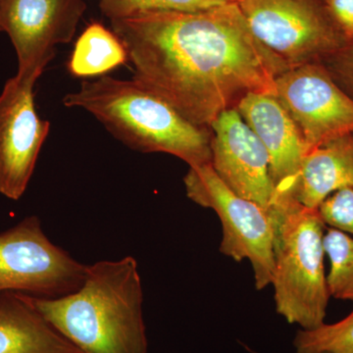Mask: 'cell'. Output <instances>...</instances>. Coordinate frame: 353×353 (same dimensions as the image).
Masks as SVG:
<instances>
[{
	"label": "cell",
	"instance_id": "cell-13",
	"mask_svg": "<svg viewBox=\"0 0 353 353\" xmlns=\"http://www.w3.org/2000/svg\"><path fill=\"white\" fill-rule=\"evenodd\" d=\"M345 188H353V134L309 150L296 178L276 194L317 209L327 197Z\"/></svg>",
	"mask_w": 353,
	"mask_h": 353
},
{
	"label": "cell",
	"instance_id": "cell-19",
	"mask_svg": "<svg viewBox=\"0 0 353 353\" xmlns=\"http://www.w3.org/2000/svg\"><path fill=\"white\" fill-rule=\"evenodd\" d=\"M317 210L326 226L353 234V188L336 190Z\"/></svg>",
	"mask_w": 353,
	"mask_h": 353
},
{
	"label": "cell",
	"instance_id": "cell-2",
	"mask_svg": "<svg viewBox=\"0 0 353 353\" xmlns=\"http://www.w3.org/2000/svg\"><path fill=\"white\" fill-rule=\"evenodd\" d=\"M31 299L83 353H148L143 285L132 256L88 265L82 285L66 296Z\"/></svg>",
	"mask_w": 353,
	"mask_h": 353
},
{
	"label": "cell",
	"instance_id": "cell-15",
	"mask_svg": "<svg viewBox=\"0 0 353 353\" xmlns=\"http://www.w3.org/2000/svg\"><path fill=\"white\" fill-rule=\"evenodd\" d=\"M129 61L126 48L117 34L99 23L83 32L70 58L68 70L78 78L102 75Z\"/></svg>",
	"mask_w": 353,
	"mask_h": 353
},
{
	"label": "cell",
	"instance_id": "cell-8",
	"mask_svg": "<svg viewBox=\"0 0 353 353\" xmlns=\"http://www.w3.org/2000/svg\"><path fill=\"white\" fill-rule=\"evenodd\" d=\"M274 95L296 123L308 152L353 134V99L321 62L285 70L275 79Z\"/></svg>",
	"mask_w": 353,
	"mask_h": 353
},
{
	"label": "cell",
	"instance_id": "cell-17",
	"mask_svg": "<svg viewBox=\"0 0 353 353\" xmlns=\"http://www.w3.org/2000/svg\"><path fill=\"white\" fill-rule=\"evenodd\" d=\"M296 353H353V310L341 321L312 330H299Z\"/></svg>",
	"mask_w": 353,
	"mask_h": 353
},
{
	"label": "cell",
	"instance_id": "cell-7",
	"mask_svg": "<svg viewBox=\"0 0 353 353\" xmlns=\"http://www.w3.org/2000/svg\"><path fill=\"white\" fill-rule=\"evenodd\" d=\"M87 266L54 245L37 216L0 234V296L7 292L39 299L66 296L82 285Z\"/></svg>",
	"mask_w": 353,
	"mask_h": 353
},
{
	"label": "cell",
	"instance_id": "cell-10",
	"mask_svg": "<svg viewBox=\"0 0 353 353\" xmlns=\"http://www.w3.org/2000/svg\"><path fill=\"white\" fill-rule=\"evenodd\" d=\"M37 82L15 75L0 94V194L12 201L24 196L50 130L34 106Z\"/></svg>",
	"mask_w": 353,
	"mask_h": 353
},
{
	"label": "cell",
	"instance_id": "cell-20",
	"mask_svg": "<svg viewBox=\"0 0 353 353\" xmlns=\"http://www.w3.org/2000/svg\"><path fill=\"white\" fill-rule=\"evenodd\" d=\"M321 64L336 85L353 99V39L345 41Z\"/></svg>",
	"mask_w": 353,
	"mask_h": 353
},
{
	"label": "cell",
	"instance_id": "cell-18",
	"mask_svg": "<svg viewBox=\"0 0 353 353\" xmlns=\"http://www.w3.org/2000/svg\"><path fill=\"white\" fill-rule=\"evenodd\" d=\"M224 3L220 0H101V8L112 20L146 12H197Z\"/></svg>",
	"mask_w": 353,
	"mask_h": 353
},
{
	"label": "cell",
	"instance_id": "cell-9",
	"mask_svg": "<svg viewBox=\"0 0 353 353\" xmlns=\"http://www.w3.org/2000/svg\"><path fill=\"white\" fill-rule=\"evenodd\" d=\"M85 8L83 0H3L0 32L8 34L15 48L16 75L38 81L58 44L75 36Z\"/></svg>",
	"mask_w": 353,
	"mask_h": 353
},
{
	"label": "cell",
	"instance_id": "cell-1",
	"mask_svg": "<svg viewBox=\"0 0 353 353\" xmlns=\"http://www.w3.org/2000/svg\"><path fill=\"white\" fill-rule=\"evenodd\" d=\"M134 79L197 126L210 128L252 92L274 94L289 69L253 36L238 3L111 20Z\"/></svg>",
	"mask_w": 353,
	"mask_h": 353
},
{
	"label": "cell",
	"instance_id": "cell-16",
	"mask_svg": "<svg viewBox=\"0 0 353 353\" xmlns=\"http://www.w3.org/2000/svg\"><path fill=\"white\" fill-rule=\"evenodd\" d=\"M324 250L330 260L327 285L330 296L353 303V239L339 230H326Z\"/></svg>",
	"mask_w": 353,
	"mask_h": 353
},
{
	"label": "cell",
	"instance_id": "cell-4",
	"mask_svg": "<svg viewBox=\"0 0 353 353\" xmlns=\"http://www.w3.org/2000/svg\"><path fill=\"white\" fill-rule=\"evenodd\" d=\"M274 230L272 284L276 310L290 324L312 330L324 324L330 294L325 274L326 225L317 209L276 194L268 209Z\"/></svg>",
	"mask_w": 353,
	"mask_h": 353
},
{
	"label": "cell",
	"instance_id": "cell-11",
	"mask_svg": "<svg viewBox=\"0 0 353 353\" xmlns=\"http://www.w3.org/2000/svg\"><path fill=\"white\" fill-rule=\"evenodd\" d=\"M211 166L234 194L270 208L276 194L268 153L236 108L211 124Z\"/></svg>",
	"mask_w": 353,
	"mask_h": 353
},
{
	"label": "cell",
	"instance_id": "cell-21",
	"mask_svg": "<svg viewBox=\"0 0 353 353\" xmlns=\"http://www.w3.org/2000/svg\"><path fill=\"white\" fill-rule=\"evenodd\" d=\"M345 41L353 39V0H321Z\"/></svg>",
	"mask_w": 353,
	"mask_h": 353
},
{
	"label": "cell",
	"instance_id": "cell-12",
	"mask_svg": "<svg viewBox=\"0 0 353 353\" xmlns=\"http://www.w3.org/2000/svg\"><path fill=\"white\" fill-rule=\"evenodd\" d=\"M236 109L268 153L276 194L284 192L296 178L308 152L303 134L274 94L252 92L239 102Z\"/></svg>",
	"mask_w": 353,
	"mask_h": 353
},
{
	"label": "cell",
	"instance_id": "cell-5",
	"mask_svg": "<svg viewBox=\"0 0 353 353\" xmlns=\"http://www.w3.org/2000/svg\"><path fill=\"white\" fill-rule=\"evenodd\" d=\"M190 201L212 209L222 224L220 252L234 261L248 260L259 290L272 284L274 230L268 209L229 189L211 164L189 167L183 178Z\"/></svg>",
	"mask_w": 353,
	"mask_h": 353
},
{
	"label": "cell",
	"instance_id": "cell-14",
	"mask_svg": "<svg viewBox=\"0 0 353 353\" xmlns=\"http://www.w3.org/2000/svg\"><path fill=\"white\" fill-rule=\"evenodd\" d=\"M0 353H83L18 292L0 296Z\"/></svg>",
	"mask_w": 353,
	"mask_h": 353
},
{
	"label": "cell",
	"instance_id": "cell-22",
	"mask_svg": "<svg viewBox=\"0 0 353 353\" xmlns=\"http://www.w3.org/2000/svg\"><path fill=\"white\" fill-rule=\"evenodd\" d=\"M220 1L225 2V3H240L241 0H220Z\"/></svg>",
	"mask_w": 353,
	"mask_h": 353
},
{
	"label": "cell",
	"instance_id": "cell-23",
	"mask_svg": "<svg viewBox=\"0 0 353 353\" xmlns=\"http://www.w3.org/2000/svg\"><path fill=\"white\" fill-rule=\"evenodd\" d=\"M2 2H3V0H0V6H1Z\"/></svg>",
	"mask_w": 353,
	"mask_h": 353
},
{
	"label": "cell",
	"instance_id": "cell-6",
	"mask_svg": "<svg viewBox=\"0 0 353 353\" xmlns=\"http://www.w3.org/2000/svg\"><path fill=\"white\" fill-rule=\"evenodd\" d=\"M253 36L289 68L321 62L345 43L321 0H241Z\"/></svg>",
	"mask_w": 353,
	"mask_h": 353
},
{
	"label": "cell",
	"instance_id": "cell-3",
	"mask_svg": "<svg viewBox=\"0 0 353 353\" xmlns=\"http://www.w3.org/2000/svg\"><path fill=\"white\" fill-rule=\"evenodd\" d=\"M64 106L81 108L116 139L141 152H161L189 167L210 164V129L197 126L168 102L132 80L103 76L83 81L63 97Z\"/></svg>",
	"mask_w": 353,
	"mask_h": 353
},
{
	"label": "cell",
	"instance_id": "cell-24",
	"mask_svg": "<svg viewBox=\"0 0 353 353\" xmlns=\"http://www.w3.org/2000/svg\"><path fill=\"white\" fill-rule=\"evenodd\" d=\"M252 353H256V352H252Z\"/></svg>",
	"mask_w": 353,
	"mask_h": 353
}]
</instances>
